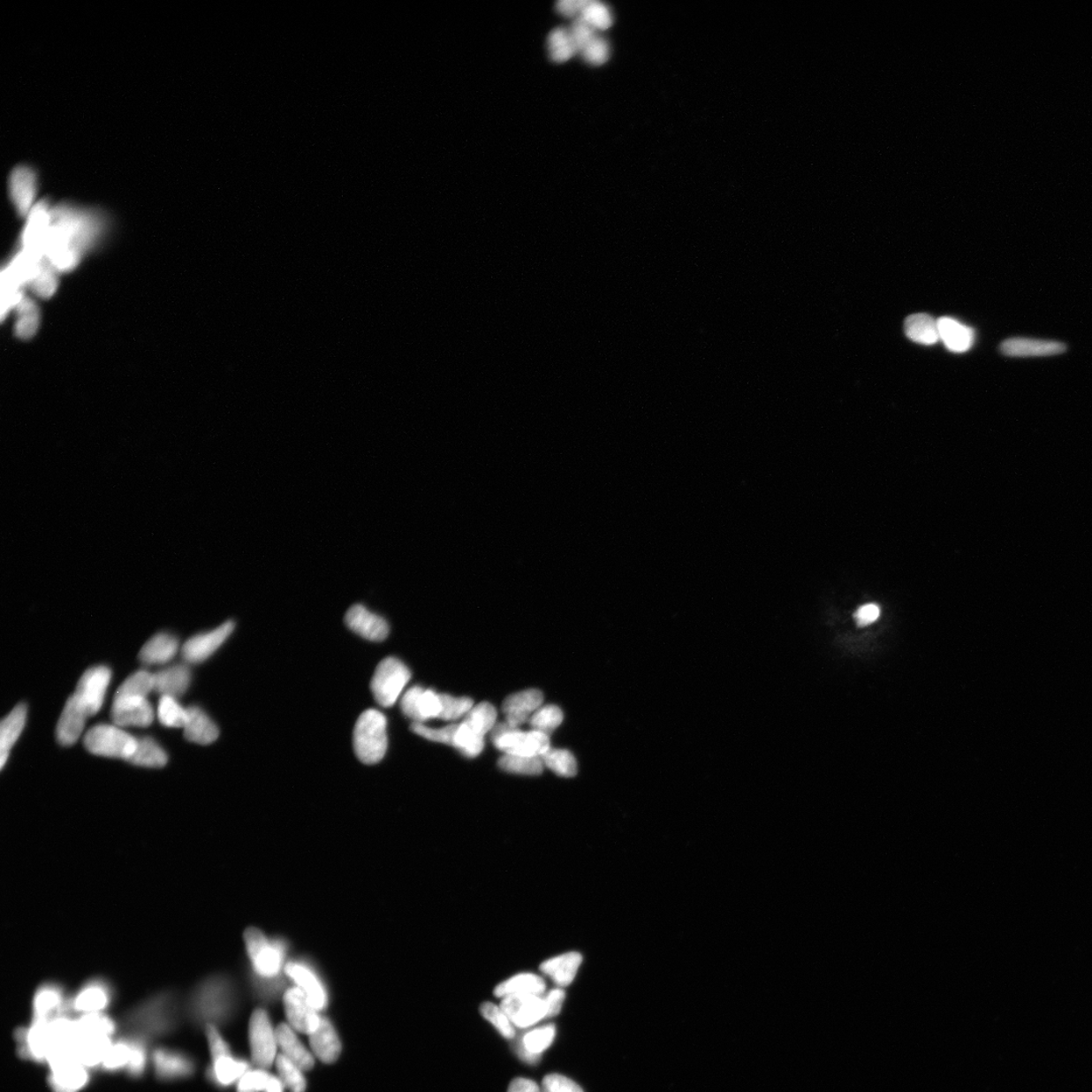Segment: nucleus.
I'll return each instance as SVG.
<instances>
[{"label":"nucleus","mask_w":1092,"mask_h":1092,"mask_svg":"<svg viewBox=\"0 0 1092 1092\" xmlns=\"http://www.w3.org/2000/svg\"><path fill=\"white\" fill-rule=\"evenodd\" d=\"M109 227L107 216L96 209L51 204L36 245L26 251L43 257L58 273L69 272L102 243Z\"/></svg>","instance_id":"obj_1"},{"label":"nucleus","mask_w":1092,"mask_h":1092,"mask_svg":"<svg viewBox=\"0 0 1092 1092\" xmlns=\"http://www.w3.org/2000/svg\"><path fill=\"white\" fill-rule=\"evenodd\" d=\"M180 1004L177 994L161 991L147 997L125 1014V1037L148 1043L166 1037L178 1026Z\"/></svg>","instance_id":"obj_2"},{"label":"nucleus","mask_w":1092,"mask_h":1092,"mask_svg":"<svg viewBox=\"0 0 1092 1092\" xmlns=\"http://www.w3.org/2000/svg\"><path fill=\"white\" fill-rule=\"evenodd\" d=\"M118 1024L103 1013L84 1014L75 1020L73 1053L87 1068H101L114 1043Z\"/></svg>","instance_id":"obj_3"},{"label":"nucleus","mask_w":1092,"mask_h":1092,"mask_svg":"<svg viewBox=\"0 0 1092 1092\" xmlns=\"http://www.w3.org/2000/svg\"><path fill=\"white\" fill-rule=\"evenodd\" d=\"M388 721L375 709L364 711L355 724L353 747L356 757L366 765L380 762L388 748Z\"/></svg>","instance_id":"obj_4"},{"label":"nucleus","mask_w":1092,"mask_h":1092,"mask_svg":"<svg viewBox=\"0 0 1092 1092\" xmlns=\"http://www.w3.org/2000/svg\"><path fill=\"white\" fill-rule=\"evenodd\" d=\"M229 985L225 978L212 977L201 982L187 999L186 1011L197 1023L212 1024L226 1013Z\"/></svg>","instance_id":"obj_5"},{"label":"nucleus","mask_w":1092,"mask_h":1092,"mask_svg":"<svg viewBox=\"0 0 1092 1092\" xmlns=\"http://www.w3.org/2000/svg\"><path fill=\"white\" fill-rule=\"evenodd\" d=\"M497 710L491 703L482 702L467 713L459 724L454 737V747L467 758H475L484 750L485 736L496 725Z\"/></svg>","instance_id":"obj_6"},{"label":"nucleus","mask_w":1092,"mask_h":1092,"mask_svg":"<svg viewBox=\"0 0 1092 1092\" xmlns=\"http://www.w3.org/2000/svg\"><path fill=\"white\" fill-rule=\"evenodd\" d=\"M491 732L495 747L506 755L542 757L550 748L548 734L532 730L522 732L507 721L495 725Z\"/></svg>","instance_id":"obj_7"},{"label":"nucleus","mask_w":1092,"mask_h":1092,"mask_svg":"<svg viewBox=\"0 0 1092 1092\" xmlns=\"http://www.w3.org/2000/svg\"><path fill=\"white\" fill-rule=\"evenodd\" d=\"M83 743L91 754L128 761L136 751L138 739L115 725L99 724L90 728Z\"/></svg>","instance_id":"obj_8"},{"label":"nucleus","mask_w":1092,"mask_h":1092,"mask_svg":"<svg viewBox=\"0 0 1092 1092\" xmlns=\"http://www.w3.org/2000/svg\"><path fill=\"white\" fill-rule=\"evenodd\" d=\"M411 679V671L396 657H387L376 667L370 684L375 701L383 707H391L401 696Z\"/></svg>","instance_id":"obj_9"},{"label":"nucleus","mask_w":1092,"mask_h":1092,"mask_svg":"<svg viewBox=\"0 0 1092 1092\" xmlns=\"http://www.w3.org/2000/svg\"><path fill=\"white\" fill-rule=\"evenodd\" d=\"M20 1058L47 1064L53 1052V1035L50 1021L32 1020L29 1026L19 1028L16 1035Z\"/></svg>","instance_id":"obj_10"},{"label":"nucleus","mask_w":1092,"mask_h":1092,"mask_svg":"<svg viewBox=\"0 0 1092 1092\" xmlns=\"http://www.w3.org/2000/svg\"><path fill=\"white\" fill-rule=\"evenodd\" d=\"M249 1041L252 1061L259 1069H268L277 1057V1032L272 1028L269 1014L256 1010L250 1019Z\"/></svg>","instance_id":"obj_11"},{"label":"nucleus","mask_w":1092,"mask_h":1092,"mask_svg":"<svg viewBox=\"0 0 1092 1092\" xmlns=\"http://www.w3.org/2000/svg\"><path fill=\"white\" fill-rule=\"evenodd\" d=\"M248 955L256 971L263 977H273L282 968L284 948L278 943H270L262 930L254 928L244 934Z\"/></svg>","instance_id":"obj_12"},{"label":"nucleus","mask_w":1092,"mask_h":1092,"mask_svg":"<svg viewBox=\"0 0 1092 1092\" xmlns=\"http://www.w3.org/2000/svg\"><path fill=\"white\" fill-rule=\"evenodd\" d=\"M48 1083L53 1092H81L90 1082V1069L74 1055L48 1064Z\"/></svg>","instance_id":"obj_13"},{"label":"nucleus","mask_w":1092,"mask_h":1092,"mask_svg":"<svg viewBox=\"0 0 1092 1092\" xmlns=\"http://www.w3.org/2000/svg\"><path fill=\"white\" fill-rule=\"evenodd\" d=\"M115 990L108 980L90 979L68 1001V1012L84 1014L103 1013L113 1004Z\"/></svg>","instance_id":"obj_14"},{"label":"nucleus","mask_w":1092,"mask_h":1092,"mask_svg":"<svg viewBox=\"0 0 1092 1092\" xmlns=\"http://www.w3.org/2000/svg\"><path fill=\"white\" fill-rule=\"evenodd\" d=\"M110 679L111 671L107 666L91 668L80 678L74 695L80 700L88 717L100 712Z\"/></svg>","instance_id":"obj_15"},{"label":"nucleus","mask_w":1092,"mask_h":1092,"mask_svg":"<svg viewBox=\"0 0 1092 1092\" xmlns=\"http://www.w3.org/2000/svg\"><path fill=\"white\" fill-rule=\"evenodd\" d=\"M154 1073L160 1081L171 1082L186 1080L194 1073V1061L185 1052L171 1048L160 1047L151 1055Z\"/></svg>","instance_id":"obj_16"},{"label":"nucleus","mask_w":1092,"mask_h":1092,"mask_svg":"<svg viewBox=\"0 0 1092 1092\" xmlns=\"http://www.w3.org/2000/svg\"><path fill=\"white\" fill-rule=\"evenodd\" d=\"M39 178L36 171L27 165H19L10 174L9 192L12 204L19 216H25L37 205L36 198Z\"/></svg>","instance_id":"obj_17"},{"label":"nucleus","mask_w":1092,"mask_h":1092,"mask_svg":"<svg viewBox=\"0 0 1092 1092\" xmlns=\"http://www.w3.org/2000/svg\"><path fill=\"white\" fill-rule=\"evenodd\" d=\"M500 1006L513 1025L520 1028L535 1026L548 1017V1007L543 997L532 994L502 998Z\"/></svg>","instance_id":"obj_18"},{"label":"nucleus","mask_w":1092,"mask_h":1092,"mask_svg":"<svg viewBox=\"0 0 1092 1092\" xmlns=\"http://www.w3.org/2000/svg\"><path fill=\"white\" fill-rule=\"evenodd\" d=\"M234 628L235 623L227 621L212 632L191 637L181 648L182 659L191 664L205 662L229 639Z\"/></svg>","instance_id":"obj_19"},{"label":"nucleus","mask_w":1092,"mask_h":1092,"mask_svg":"<svg viewBox=\"0 0 1092 1092\" xmlns=\"http://www.w3.org/2000/svg\"><path fill=\"white\" fill-rule=\"evenodd\" d=\"M286 1018L290 1026L298 1032L312 1035L321 1024L318 1011L299 989H291L284 997Z\"/></svg>","instance_id":"obj_20"},{"label":"nucleus","mask_w":1092,"mask_h":1092,"mask_svg":"<svg viewBox=\"0 0 1092 1092\" xmlns=\"http://www.w3.org/2000/svg\"><path fill=\"white\" fill-rule=\"evenodd\" d=\"M68 1001L64 989L57 983L41 985L32 1003V1020L50 1021L66 1016Z\"/></svg>","instance_id":"obj_21"},{"label":"nucleus","mask_w":1092,"mask_h":1092,"mask_svg":"<svg viewBox=\"0 0 1092 1092\" xmlns=\"http://www.w3.org/2000/svg\"><path fill=\"white\" fill-rule=\"evenodd\" d=\"M401 709L406 717L416 724H423L427 720L439 718L441 713L440 694L433 690H425L421 686H415L405 693L401 700Z\"/></svg>","instance_id":"obj_22"},{"label":"nucleus","mask_w":1092,"mask_h":1092,"mask_svg":"<svg viewBox=\"0 0 1092 1092\" xmlns=\"http://www.w3.org/2000/svg\"><path fill=\"white\" fill-rule=\"evenodd\" d=\"M345 623L354 633L370 641H383L390 633L387 620L360 604L349 609L345 615Z\"/></svg>","instance_id":"obj_23"},{"label":"nucleus","mask_w":1092,"mask_h":1092,"mask_svg":"<svg viewBox=\"0 0 1092 1092\" xmlns=\"http://www.w3.org/2000/svg\"><path fill=\"white\" fill-rule=\"evenodd\" d=\"M111 719L118 726L147 727L154 720L153 707L146 698H115Z\"/></svg>","instance_id":"obj_24"},{"label":"nucleus","mask_w":1092,"mask_h":1092,"mask_svg":"<svg viewBox=\"0 0 1092 1092\" xmlns=\"http://www.w3.org/2000/svg\"><path fill=\"white\" fill-rule=\"evenodd\" d=\"M542 693L536 689H529L510 695L503 704V712L510 725L519 728L527 724L531 717L542 707Z\"/></svg>","instance_id":"obj_25"},{"label":"nucleus","mask_w":1092,"mask_h":1092,"mask_svg":"<svg viewBox=\"0 0 1092 1092\" xmlns=\"http://www.w3.org/2000/svg\"><path fill=\"white\" fill-rule=\"evenodd\" d=\"M87 713L75 695L70 696L61 714L56 736L62 747H72L80 739L86 726Z\"/></svg>","instance_id":"obj_26"},{"label":"nucleus","mask_w":1092,"mask_h":1092,"mask_svg":"<svg viewBox=\"0 0 1092 1092\" xmlns=\"http://www.w3.org/2000/svg\"><path fill=\"white\" fill-rule=\"evenodd\" d=\"M1001 353L1010 357H1043L1062 354L1066 345L1058 341L1011 338L1001 343Z\"/></svg>","instance_id":"obj_27"},{"label":"nucleus","mask_w":1092,"mask_h":1092,"mask_svg":"<svg viewBox=\"0 0 1092 1092\" xmlns=\"http://www.w3.org/2000/svg\"><path fill=\"white\" fill-rule=\"evenodd\" d=\"M191 681L190 668L186 664H174L154 674V691L161 696L177 699L185 694Z\"/></svg>","instance_id":"obj_28"},{"label":"nucleus","mask_w":1092,"mask_h":1092,"mask_svg":"<svg viewBox=\"0 0 1092 1092\" xmlns=\"http://www.w3.org/2000/svg\"><path fill=\"white\" fill-rule=\"evenodd\" d=\"M285 972L298 985V989L309 999L315 1009L317 1011L324 1009L327 1005V994L314 972L298 963L286 965Z\"/></svg>","instance_id":"obj_29"},{"label":"nucleus","mask_w":1092,"mask_h":1092,"mask_svg":"<svg viewBox=\"0 0 1092 1092\" xmlns=\"http://www.w3.org/2000/svg\"><path fill=\"white\" fill-rule=\"evenodd\" d=\"M582 962V955L577 953V952H570V953L559 955L544 961L541 965V971L544 975L550 977L557 987L563 989V987L571 985L573 980H575Z\"/></svg>","instance_id":"obj_30"},{"label":"nucleus","mask_w":1092,"mask_h":1092,"mask_svg":"<svg viewBox=\"0 0 1092 1092\" xmlns=\"http://www.w3.org/2000/svg\"><path fill=\"white\" fill-rule=\"evenodd\" d=\"M188 720L185 727V737L192 743L207 746L211 745L219 738V728L208 714L198 706L186 709Z\"/></svg>","instance_id":"obj_31"},{"label":"nucleus","mask_w":1092,"mask_h":1092,"mask_svg":"<svg viewBox=\"0 0 1092 1092\" xmlns=\"http://www.w3.org/2000/svg\"><path fill=\"white\" fill-rule=\"evenodd\" d=\"M27 709L20 703L12 709L0 724V768L4 769L9 760L13 745L22 734L27 720Z\"/></svg>","instance_id":"obj_32"},{"label":"nucleus","mask_w":1092,"mask_h":1092,"mask_svg":"<svg viewBox=\"0 0 1092 1092\" xmlns=\"http://www.w3.org/2000/svg\"><path fill=\"white\" fill-rule=\"evenodd\" d=\"M312 1051L322 1062L331 1064L338 1059L341 1043L334 1027L326 1019H322L316 1031L310 1035Z\"/></svg>","instance_id":"obj_33"},{"label":"nucleus","mask_w":1092,"mask_h":1092,"mask_svg":"<svg viewBox=\"0 0 1092 1092\" xmlns=\"http://www.w3.org/2000/svg\"><path fill=\"white\" fill-rule=\"evenodd\" d=\"M937 327H939L940 340L951 352L956 353L968 352L974 343L975 334L973 329L955 319L940 318L937 320Z\"/></svg>","instance_id":"obj_34"},{"label":"nucleus","mask_w":1092,"mask_h":1092,"mask_svg":"<svg viewBox=\"0 0 1092 1092\" xmlns=\"http://www.w3.org/2000/svg\"><path fill=\"white\" fill-rule=\"evenodd\" d=\"M555 1025L535 1028L523 1035L517 1053L520 1058L529 1064H536L541 1055L549 1049L556 1038Z\"/></svg>","instance_id":"obj_35"},{"label":"nucleus","mask_w":1092,"mask_h":1092,"mask_svg":"<svg viewBox=\"0 0 1092 1092\" xmlns=\"http://www.w3.org/2000/svg\"><path fill=\"white\" fill-rule=\"evenodd\" d=\"M276 1032L277 1045L281 1048L282 1054L296 1063L300 1069L311 1070L315 1064L314 1057L300 1043L295 1030L290 1025L282 1024L276 1028Z\"/></svg>","instance_id":"obj_36"},{"label":"nucleus","mask_w":1092,"mask_h":1092,"mask_svg":"<svg viewBox=\"0 0 1092 1092\" xmlns=\"http://www.w3.org/2000/svg\"><path fill=\"white\" fill-rule=\"evenodd\" d=\"M179 642L170 633H158L146 642L140 650L139 659L145 664H161L171 662L178 652Z\"/></svg>","instance_id":"obj_37"},{"label":"nucleus","mask_w":1092,"mask_h":1092,"mask_svg":"<svg viewBox=\"0 0 1092 1092\" xmlns=\"http://www.w3.org/2000/svg\"><path fill=\"white\" fill-rule=\"evenodd\" d=\"M546 990L544 979L541 976L534 974V973H521L511 977L496 987L494 991L495 996L499 998H505L511 996H532L542 997Z\"/></svg>","instance_id":"obj_38"},{"label":"nucleus","mask_w":1092,"mask_h":1092,"mask_svg":"<svg viewBox=\"0 0 1092 1092\" xmlns=\"http://www.w3.org/2000/svg\"><path fill=\"white\" fill-rule=\"evenodd\" d=\"M247 1071V1063L237 1060L231 1053L212 1059V1067L209 1068L208 1076L216 1084L221 1085V1087H229V1085L239 1081Z\"/></svg>","instance_id":"obj_39"},{"label":"nucleus","mask_w":1092,"mask_h":1092,"mask_svg":"<svg viewBox=\"0 0 1092 1092\" xmlns=\"http://www.w3.org/2000/svg\"><path fill=\"white\" fill-rule=\"evenodd\" d=\"M907 337L920 345H933L940 340L937 321L928 314H914L906 320Z\"/></svg>","instance_id":"obj_40"},{"label":"nucleus","mask_w":1092,"mask_h":1092,"mask_svg":"<svg viewBox=\"0 0 1092 1092\" xmlns=\"http://www.w3.org/2000/svg\"><path fill=\"white\" fill-rule=\"evenodd\" d=\"M17 314L15 333L22 340H29L39 330L41 312L38 305L29 297L25 296L13 310Z\"/></svg>","instance_id":"obj_41"},{"label":"nucleus","mask_w":1092,"mask_h":1092,"mask_svg":"<svg viewBox=\"0 0 1092 1092\" xmlns=\"http://www.w3.org/2000/svg\"><path fill=\"white\" fill-rule=\"evenodd\" d=\"M128 762L136 766L163 768L167 764L168 757L163 748L155 740L146 737L138 739L136 751Z\"/></svg>","instance_id":"obj_42"},{"label":"nucleus","mask_w":1092,"mask_h":1092,"mask_svg":"<svg viewBox=\"0 0 1092 1092\" xmlns=\"http://www.w3.org/2000/svg\"><path fill=\"white\" fill-rule=\"evenodd\" d=\"M132 1054L131 1041L127 1037L114 1041L111 1044L106 1058H104L101 1069L103 1073H118L121 1071H127Z\"/></svg>","instance_id":"obj_43"},{"label":"nucleus","mask_w":1092,"mask_h":1092,"mask_svg":"<svg viewBox=\"0 0 1092 1092\" xmlns=\"http://www.w3.org/2000/svg\"><path fill=\"white\" fill-rule=\"evenodd\" d=\"M498 765L503 771L520 775H539L545 767L542 757H527V755H504L499 759Z\"/></svg>","instance_id":"obj_44"},{"label":"nucleus","mask_w":1092,"mask_h":1092,"mask_svg":"<svg viewBox=\"0 0 1092 1092\" xmlns=\"http://www.w3.org/2000/svg\"><path fill=\"white\" fill-rule=\"evenodd\" d=\"M152 690L154 675L144 670L138 671L120 686L115 698H146Z\"/></svg>","instance_id":"obj_45"},{"label":"nucleus","mask_w":1092,"mask_h":1092,"mask_svg":"<svg viewBox=\"0 0 1092 1092\" xmlns=\"http://www.w3.org/2000/svg\"><path fill=\"white\" fill-rule=\"evenodd\" d=\"M542 759L544 766L558 776L570 778L578 773L577 760L569 751L550 747L542 755Z\"/></svg>","instance_id":"obj_46"},{"label":"nucleus","mask_w":1092,"mask_h":1092,"mask_svg":"<svg viewBox=\"0 0 1092 1092\" xmlns=\"http://www.w3.org/2000/svg\"><path fill=\"white\" fill-rule=\"evenodd\" d=\"M550 56L556 63L569 61L577 54L569 30L558 27L550 34L548 39Z\"/></svg>","instance_id":"obj_47"},{"label":"nucleus","mask_w":1092,"mask_h":1092,"mask_svg":"<svg viewBox=\"0 0 1092 1092\" xmlns=\"http://www.w3.org/2000/svg\"><path fill=\"white\" fill-rule=\"evenodd\" d=\"M58 284V272L44 261L27 288H30L37 297L49 299L57 291Z\"/></svg>","instance_id":"obj_48"},{"label":"nucleus","mask_w":1092,"mask_h":1092,"mask_svg":"<svg viewBox=\"0 0 1092 1092\" xmlns=\"http://www.w3.org/2000/svg\"><path fill=\"white\" fill-rule=\"evenodd\" d=\"M580 18L594 27L595 30L606 31L613 24L610 10L604 4L584 0Z\"/></svg>","instance_id":"obj_49"},{"label":"nucleus","mask_w":1092,"mask_h":1092,"mask_svg":"<svg viewBox=\"0 0 1092 1092\" xmlns=\"http://www.w3.org/2000/svg\"><path fill=\"white\" fill-rule=\"evenodd\" d=\"M158 718L166 727H186L188 720L186 709L171 696H161L158 704Z\"/></svg>","instance_id":"obj_50"},{"label":"nucleus","mask_w":1092,"mask_h":1092,"mask_svg":"<svg viewBox=\"0 0 1092 1092\" xmlns=\"http://www.w3.org/2000/svg\"><path fill=\"white\" fill-rule=\"evenodd\" d=\"M277 1068L279 1078L288 1088L291 1092H305L307 1082L303 1075V1070L300 1069L296 1063H293L283 1054L277 1055Z\"/></svg>","instance_id":"obj_51"},{"label":"nucleus","mask_w":1092,"mask_h":1092,"mask_svg":"<svg viewBox=\"0 0 1092 1092\" xmlns=\"http://www.w3.org/2000/svg\"><path fill=\"white\" fill-rule=\"evenodd\" d=\"M564 714L556 705L541 707L530 718L532 731L550 734L562 724Z\"/></svg>","instance_id":"obj_52"},{"label":"nucleus","mask_w":1092,"mask_h":1092,"mask_svg":"<svg viewBox=\"0 0 1092 1092\" xmlns=\"http://www.w3.org/2000/svg\"><path fill=\"white\" fill-rule=\"evenodd\" d=\"M480 1011L482 1016L489 1021L504 1038L511 1040L515 1037V1026L500 1005L485 1003L481 1005Z\"/></svg>","instance_id":"obj_53"},{"label":"nucleus","mask_w":1092,"mask_h":1092,"mask_svg":"<svg viewBox=\"0 0 1092 1092\" xmlns=\"http://www.w3.org/2000/svg\"><path fill=\"white\" fill-rule=\"evenodd\" d=\"M441 713L439 719L446 721L457 720L466 717L474 709V701L470 698H457L448 694H440Z\"/></svg>","instance_id":"obj_54"},{"label":"nucleus","mask_w":1092,"mask_h":1092,"mask_svg":"<svg viewBox=\"0 0 1092 1092\" xmlns=\"http://www.w3.org/2000/svg\"><path fill=\"white\" fill-rule=\"evenodd\" d=\"M127 1038L131 1041L132 1054L131 1061L125 1073L133 1078L142 1077L146 1073L147 1067L149 1065V1061L151 1060V1056H149L148 1052V1043L134 1038Z\"/></svg>","instance_id":"obj_55"},{"label":"nucleus","mask_w":1092,"mask_h":1092,"mask_svg":"<svg viewBox=\"0 0 1092 1092\" xmlns=\"http://www.w3.org/2000/svg\"><path fill=\"white\" fill-rule=\"evenodd\" d=\"M459 724H451L441 728H431L424 724L413 723L411 730L426 739L436 741V743L444 745H454L455 732H457Z\"/></svg>","instance_id":"obj_56"},{"label":"nucleus","mask_w":1092,"mask_h":1092,"mask_svg":"<svg viewBox=\"0 0 1092 1092\" xmlns=\"http://www.w3.org/2000/svg\"><path fill=\"white\" fill-rule=\"evenodd\" d=\"M271 1078L264 1069L248 1070L238 1081L237 1092H268Z\"/></svg>","instance_id":"obj_57"},{"label":"nucleus","mask_w":1092,"mask_h":1092,"mask_svg":"<svg viewBox=\"0 0 1092 1092\" xmlns=\"http://www.w3.org/2000/svg\"><path fill=\"white\" fill-rule=\"evenodd\" d=\"M573 45L576 47L577 53L582 52L584 49L596 38V30L592 26L586 23L582 18H576L569 30Z\"/></svg>","instance_id":"obj_58"},{"label":"nucleus","mask_w":1092,"mask_h":1092,"mask_svg":"<svg viewBox=\"0 0 1092 1092\" xmlns=\"http://www.w3.org/2000/svg\"><path fill=\"white\" fill-rule=\"evenodd\" d=\"M580 55L591 65H603L609 59L610 49L604 39L596 37L580 52Z\"/></svg>","instance_id":"obj_59"},{"label":"nucleus","mask_w":1092,"mask_h":1092,"mask_svg":"<svg viewBox=\"0 0 1092 1092\" xmlns=\"http://www.w3.org/2000/svg\"><path fill=\"white\" fill-rule=\"evenodd\" d=\"M542 1092H584L579 1085L561 1074H549L543 1078Z\"/></svg>","instance_id":"obj_60"},{"label":"nucleus","mask_w":1092,"mask_h":1092,"mask_svg":"<svg viewBox=\"0 0 1092 1092\" xmlns=\"http://www.w3.org/2000/svg\"><path fill=\"white\" fill-rule=\"evenodd\" d=\"M542 997L545 1001L546 1007H548V1017H546V1019L557 1017L562 1011L565 998V992L564 990H562L561 987H557V989L552 990L546 994L544 993Z\"/></svg>","instance_id":"obj_61"},{"label":"nucleus","mask_w":1092,"mask_h":1092,"mask_svg":"<svg viewBox=\"0 0 1092 1092\" xmlns=\"http://www.w3.org/2000/svg\"><path fill=\"white\" fill-rule=\"evenodd\" d=\"M879 616L880 608L878 605L867 604L858 609L855 614H853V618H855L858 626L863 627L870 626L871 623L876 621Z\"/></svg>","instance_id":"obj_62"},{"label":"nucleus","mask_w":1092,"mask_h":1092,"mask_svg":"<svg viewBox=\"0 0 1092 1092\" xmlns=\"http://www.w3.org/2000/svg\"><path fill=\"white\" fill-rule=\"evenodd\" d=\"M584 0H562L557 4V10L561 15L568 18H578L582 10Z\"/></svg>","instance_id":"obj_63"},{"label":"nucleus","mask_w":1092,"mask_h":1092,"mask_svg":"<svg viewBox=\"0 0 1092 1092\" xmlns=\"http://www.w3.org/2000/svg\"><path fill=\"white\" fill-rule=\"evenodd\" d=\"M508 1092H542V1088L534 1081L527 1078H515L510 1083Z\"/></svg>","instance_id":"obj_64"}]
</instances>
